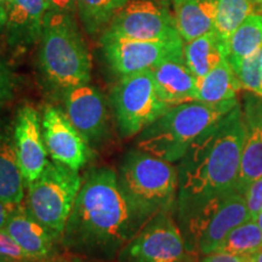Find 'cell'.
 <instances>
[{
  "instance_id": "f546056e",
  "label": "cell",
  "mask_w": 262,
  "mask_h": 262,
  "mask_svg": "<svg viewBox=\"0 0 262 262\" xmlns=\"http://www.w3.org/2000/svg\"><path fill=\"white\" fill-rule=\"evenodd\" d=\"M244 196L250 219L255 220L256 216L262 211V178L249 186L244 193Z\"/></svg>"
},
{
  "instance_id": "d6986e66",
  "label": "cell",
  "mask_w": 262,
  "mask_h": 262,
  "mask_svg": "<svg viewBox=\"0 0 262 262\" xmlns=\"http://www.w3.org/2000/svg\"><path fill=\"white\" fill-rule=\"evenodd\" d=\"M26 181L19 168L14 143V129H0V198L9 204H25Z\"/></svg>"
},
{
  "instance_id": "4fadbf2b",
  "label": "cell",
  "mask_w": 262,
  "mask_h": 262,
  "mask_svg": "<svg viewBox=\"0 0 262 262\" xmlns=\"http://www.w3.org/2000/svg\"><path fill=\"white\" fill-rule=\"evenodd\" d=\"M64 113L91 148H98L110 137V117L103 95L90 84L79 85L63 95Z\"/></svg>"
},
{
  "instance_id": "d590c367",
  "label": "cell",
  "mask_w": 262,
  "mask_h": 262,
  "mask_svg": "<svg viewBox=\"0 0 262 262\" xmlns=\"http://www.w3.org/2000/svg\"><path fill=\"white\" fill-rule=\"evenodd\" d=\"M0 262H35V261L16 260V258H10V257H0Z\"/></svg>"
},
{
  "instance_id": "cb8c5ba5",
  "label": "cell",
  "mask_w": 262,
  "mask_h": 262,
  "mask_svg": "<svg viewBox=\"0 0 262 262\" xmlns=\"http://www.w3.org/2000/svg\"><path fill=\"white\" fill-rule=\"evenodd\" d=\"M130 0H77L78 16L85 31L97 34L112 21L116 14Z\"/></svg>"
},
{
  "instance_id": "603a6c76",
  "label": "cell",
  "mask_w": 262,
  "mask_h": 262,
  "mask_svg": "<svg viewBox=\"0 0 262 262\" xmlns=\"http://www.w3.org/2000/svg\"><path fill=\"white\" fill-rule=\"evenodd\" d=\"M262 50V14H251L228 40V60H243Z\"/></svg>"
},
{
  "instance_id": "8fae6325",
  "label": "cell",
  "mask_w": 262,
  "mask_h": 262,
  "mask_svg": "<svg viewBox=\"0 0 262 262\" xmlns=\"http://www.w3.org/2000/svg\"><path fill=\"white\" fill-rule=\"evenodd\" d=\"M101 51L110 70L118 77L152 71L163 61L183 56L185 41L171 40H126L101 37Z\"/></svg>"
},
{
  "instance_id": "484cf974",
  "label": "cell",
  "mask_w": 262,
  "mask_h": 262,
  "mask_svg": "<svg viewBox=\"0 0 262 262\" xmlns=\"http://www.w3.org/2000/svg\"><path fill=\"white\" fill-rule=\"evenodd\" d=\"M216 251L239 256H253L262 251V231L255 220H248L232 229Z\"/></svg>"
},
{
  "instance_id": "e0dca14e",
  "label": "cell",
  "mask_w": 262,
  "mask_h": 262,
  "mask_svg": "<svg viewBox=\"0 0 262 262\" xmlns=\"http://www.w3.org/2000/svg\"><path fill=\"white\" fill-rule=\"evenodd\" d=\"M45 11V0H8L4 32L9 47L25 50L40 40Z\"/></svg>"
},
{
  "instance_id": "60d3db41",
  "label": "cell",
  "mask_w": 262,
  "mask_h": 262,
  "mask_svg": "<svg viewBox=\"0 0 262 262\" xmlns=\"http://www.w3.org/2000/svg\"><path fill=\"white\" fill-rule=\"evenodd\" d=\"M261 60H262V54H261Z\"/></svg>"
},
{
  "instance_id": "6da1fadb",
  "label": "cell",
  "mask_w": 262,
  "mask_h": 262,
  "mask_svg": "<svg viewBox=\"0 0 262 262\" xmlns=\"http://www.w3.org/2000/svg\"><path fill=\"white\" fill-rule=\"evenodd\" d=\"M153 217L126 195L116 170L90 169L83 178L60 245L72 254L111 261Z\"/></svg>"
},
{
  "instance_id": "52a82bcc",
  "label": "cell",
  "mask_w": 262,
  "mask_h": 262,
  "mask_svg": "<svg viewBox=\"0 0 262 262\" xmlns=\"http://www.w3.org/2000/svg\"><path fill=\"white\" fill-rule=\"evenodd\" d=\"M81 183L79 171L50 160L41 175L27 187L26 209L60 242Z\"/></svg>"
},
{
  "instance_id": "f35d334b",
  "label": "cell",
  "mask_w": 262,
  "mask_h": 262,
  "mask_svg": "<svg viewBox=\"0 0 262 262\" xmlns=\"http://www.w3.org/2000/svg\"><path fill=\"white\" fill-rule=\"evenodd\" d=\"M251 2H253L255 5H257V6H260V8H262V0H251Z\"/></svg>"
},
{
  "instance_id": "7402d4cb",
  "label": "cell",
  "mask_w": 262,
  "mask_h": 262,
  "mask_svg": "<svg viewBox=\"0 0 262 262\" xmlns=\"http://www.w3.org/2000/svg\"><path fill=\"white\" fill-rule=\"evenodd\" d=\"M228 56V45L216 34L215 31L185 42L183 57L192 73L198 78L209 72Z\"/></svg>"
},
{
  "instance_id": "44dd1931",
  "label": "cell",
  "mask_w": 262,
  "mask_h": 262,
  "mask_svg": "<svg viewBox=\"0 0 262 262\" xmlns=\"http://www.w3.org/2000/svg\"><path fill=\"white\" fill-rule=\"evenodd\" d=\"M242 89L243 88L233 67L227 58H225L208 74L198 78L196 101L217 104L226 101L237 100Z\"/></svg>"
},
{
  "instance_id": "3957f363",
  "label": "cell",
  "mask_w": 262,
  "mask_h": 262,
  "mask_svg": "<svg viewBox=\"0 0 262 262\" xmlns=\"http://www.w3.org/2000/svg\"><path fill=\"white\" fill-rule=\"evenodd\" d=\"M237 100L210 104L191 101L170 108L137 135L136 148L170 163H178L203 131L220 120Z\"/></svg>"
},
{
  "instance_id": "ffe728a7",
  "label": "cell",
  "mask_w": 262,
  "mask_h": 262,
  "mask_svg": "<svg viewBox=\"0 0 262 262\" xmlns=\"http://www.w3.org/2000/svg\"><path fill=\"white\" fill-rule=\"evenodd\" d=\"M172 9L176 29L185 42L215 29L216 0H179Z\"/></svg>"
},
{
  "instance_id": "f1b7e54d",
  "label": "cell",
  "mask_w": 262,
  "mask_h": 262,
  "mask_svg": "<svg viewBox=\"0 0 262 262\" xmlns=\"http://www.w3.org/2000/svg\"><path fill=\"white\" fill-rule=\"evenodd\" d=\"M45 5H47L45 16H57V17L77 19V0H45Z\"/></svg>"
},
{
  "instance_id": "83f0119b",
  "label": "cell",
  "mask_w": 262,
  "mask_h": 262,
  "mask_svg": "<svg viewBox=\"0 0 262 262\" xmlns=\"http://www.w3.org/2000/svg\"><path fill=\"white\" fill-rule=\"evenodd\" d=\"M15 90V75L4 58L0 56V111L12 97Z\"/></svg>"
},
{
  "instance_id": "5bb4252c",
  "label": "cell",
  "mask_w": 262,
  "mask_h": 262,
  "mask_svg": "<svg viewBox=\"0 0 262 262\" xmlns=\"http://www.w3.org/2000/svg\"><path fill=\"white\" fill-rule=\"evenodd\" d=\"M14 143L26 187L37 180L47 168L49 153L41 130L40 114L32 104L18 108L14 126Z\"/></svg>"
},
{
  "instance_id": "ba28073f",
  "label": "cell",
  "mask_w": 262,
  "mask_h": 262,
  "mask_svg": "<svg viewBox=\"0 0 262 262\" xmlns=\"http://www.w3.org/2000/svg\"><path fill=\"white\" fill-rule=\"evenodd\" d=\"M111 104L124 139L137 136L171 108L158 96L152 71L119 77L111 91Z\"/></svg>"
},
{
  "instance_id": "9c48e42d",
  "label": "cell",
  "mask_w": 262,
  "mask_h": 262,
  "mask_svg": "<svg viewBox=\"0 0 262 262\" xmlns=\"http://www.w3.org/2000/svg\"><path fill=\"white\" fill-rule=\"evenodd\" d=\"M171 211H162L149 220L118 255L119 262H195Z\"/></svg>"
},
{
  "instance_id": "74e56055",
  "label": "cell",
  "mask_w": 262,
  "mask_h": 262,
  "mask_svg": "<svg viewBox=\"0 0 262 262\" xmlns=\"http://www.w3.org/2000/svg\"><path fill=\"white\" fill-rule=\"evenodd\" d=\"M255 221H256L257 226L261 228V231H262V211L256 216V219H255Z\"/></svg>"
},
{
  "instance_id": "d6a6232c",
  "label": "cell",
  "mask_w": 262,
  "mask_h": 262,
  "mask_svg": "<svg viewBox=\"0 0 262 262\" xmlns=\"http://www.w3.org/2000/svg\"><path fill=\"white\" fill-rule=\"evenodd\" d=\"M16 208H17V206L9 204V203H6L5 201H3V199L0 198V229L5 228L10 216L12 215V212L15 211Z\"/></svg>"
},
{
  "instance_id": "9a60e30c",
  "label": "cell",
  "mask_w": 262,
  "mask_h": 262,
  "mask_svg": "<svg viewBox=\"0 0 262 262\" xmlns=\"http://www.w3.org/2000/svg\"><path fill=\"white\" fill-rule=\"evenodd\" d=\"M5 229L31 261L55 262L60 241L29 214L25 204L15 209Z\"/></svg>"
},
{
  "instance_id": "4dcf8cb0",
  "label": "cell",
  "mask_w": 262,
  "mask_h": 262,
  "mask_svg": "<svg viewBox=\"0 0 262 262\" xmlns=\"http://www.w3.org/2000/svg\"><path fill=\"white\" fill-rule=\"evenodd\" d=\"M0 257H10L16 260H29L28 255L19 248L5 228L0 229Z\"/></svg>"
},
{
  "instance_id": "30bf717a",
  "label": "cell",
  "mask_w": 262,
  "mask_h": 262,
  "mask_svg": "<svg viewBox=\"0 0 262 262\" xmlns=\"http://www.w3.org/2000/svg\"><path fill=\"white\" fill-rule=\"evenodd\" d=\"M101 37L142 41L181 38L172 12L169 11L168 6L153 0L127 2L117 12Z\"/></svg>"
},
{
  "instance_id": "d4e9b609",
  "label": "cell",
  "mask_w": 262,
  "mask_h": 262,
  "mask_svg": "<svg viewBox=\"0 0 262 262\" xmlns=\"http://www.w3.org/2000/svg\"><path fill=\"white\" fill-rule=\"evenodd\" d=\"M251 0H216V34L228 45V40L245 18L255 11Z\"/></svg>"
},
{
  "instance_id": "8d00e7d4",
  "label": "cell",
  "mask_w": 262,
  "mask_h": 262,
  "mask_svg": "<svg viewBox=\"0 0 262 262\" xmlns=\"http://www.w3.org/2000/svg\"><path fill=\"white\" fill-rule=\"evenodd\" d=\"M251 262H262V251H260V253L253 255V258H251Z\"/></svg>"
},
{
  "instance_id": "ab89813d",
  "label": "cell",
  "mask_w": 262,
  "mask_h": 262,
  "mask_svg": "<svg viewBox=\"0 0 262 262\" xmlns=\"http://www.w3.org/2000/svg\"><path fill=\"white\" fill-rule=\"evenodd\" d=\"M71 262H88V261H83L80 260V258H74V260H72Z\"/></svg>"
},
{
  "instance_id": "8992f818",
  "label": "cell",
  "mask_w": 262,
  "mask_h": 262,
  "mask_svg": "<svg viewBox=\"0 0 262 262\" xmlns=\"http://www.w3.org/2000/svg\"><path fill=\"white\" fill-rule=\"evenodd\" d=\"M179 217L189 247L201 255L214 253L232 229L251 220L245 196L237 189L211 196Z\"/></svg>"
},
{
  "instance_id": "ac0fdd59",
  "label": "cell",
  "mask_w": 262,
  "mask_h": 262,
  "mask_svg": "<svg viewBox=\"0 0 262 262\" xmlns=\"http://www.w3.org/2000/svg\"><path fill=\"white\" fill-rule=\"evenodd\" d=\"M160 100L170 107L196 101L198 79L189 70L185 57H171L152 70Z\"/></svg>"
},
{
  "instance_id": "277c9868",
  "label": "cell",
  "mask_w": 262,
  "mask_h": 262,
  "mask_svg": "<svg viewBox=\"0 0 262 262\" xmlns=\"http://www.w3.org/2000/svg\"><path fill=\"white\" fill-rule=\"evenodd\" d=\"M38 63L45 83L60 95L90 83L91 58L77 19L45 16Z\"/></svg>"
},
{
  "instance_id": "1f68e13d",
  "label": "cell",
  "mask_w": 262,
  "mask_h": 262,
  "mask_svg": "<svg viewBox=\"0 0 262 262\" xmlns=\"http://www.w3.org/2000/svg\"><path fill=\"white\" fill-rule=\"evenodd\" d=\"M253 256H239L222 251H214V253L203 255L198 262H251Z\"/></svg>"
},
{
  "instance_id": "b9f144b4",
  "label": "cell",
  "mask_w": 262,
  "mask_h": 262,
  "mask_svg": "<svg viewBox=\"0 0 262 262\" xmlns=\"http://www.w3.org/2000/svg\"><path fill=\"white\" fill-rule=\"evenodd\" d=\"M261 9H262V8H261ZM260 14H261V12H260Z\"/></svg>"
},
{
  "instance_id": "7a4b0ae2",
  "label": "cell",
  "mask_w": 262,
  "mask_h": 262,
  "mask_svg": "<svg viewBox=\"0 0 262 262\" xmlns=\"http://www.w3.org/2000/svg\"><path fill=\"white\" fill-rule=\"evenodd\" d=\"M245 124L238 104L196 137L179 162V215L237 187Z\"/></svg>"
},
{
  "instance_id": "e575fe53",
  "label": "cell",
  "mask_w": 262,
  "mask_h": 262,
  "mask_svg": "<svg viewBox=\"0 0 262 262\" xmlns=\"http://www.w3.org/2000/svg\"><path fill=\"white\" fill-rule=\"evenodd\" d=\"M153 2L158 3L160 5H164V6H169V5H173L175 3H178L179 0H153Z\"/></svg>"
},
{
  "instance_id": "2e32d148",
  "label": "cell",
  "mask_w": 262,
  "mask_h": 262,
  "mask_svg": "<svg viewBox=\"0 0 262 262\" xmlns=\"http://www.w3.org/2000/svg\"><path fill=\"white\" fill-rule=\"evenodd\" d=\"M242 111L245 140L235 189L244 194L251 183L262 178V97L247 96Z\"/></svg>"
},
{
  "instance_id": "4316f807",
  "label": "cell",
  "mask_w": 262,
  "mask_h": 262,
  "mask_svg": "<svg viewBox=\"0 0 262 262\" xmlns=\"http://www.w3.org/2000/svg\"><path fill=\"white\" fill-rule=\"evenodd\" d=\"M262 50L243 60H227L237 74L242 88L262 97Z\"/></svg>"
},
{
  "instance_id": "836d02e7",
  "label": "cell",
  "mask_w": 262,
  "mask_h": 262,
  "mask_svg": "<svg viewBox=\"0 0 262 262\" xmlns=\"http://www.w3.org/2000/svg\"><path fill=\"white\" fill-rule=\"evenodd\" d=\"M8 18V0H0V34L5 31Z\"/></svg>"
},
{
  "instance_id": "7c38bea8",
  "label": "cell",
  "mask_w": 262,
  "mask_h": 262,
  "mask_svg": "<svg viewBox=\"0 0 262 262\" xmlns=\"http://www.w3.org/2000/svg\"><path fill=\"white\" fill-rule=\"evenodd\" d=\"M41 130L49 157L54 162L79 171L93 158L91 148L61 108L45 106L40 114Z\"/></svg>"
},
{
  "instance_id": "5b68a950",
  "label": "cell",
  "mask_w": 262,
  "mask_h": 262,
  "mask_svg": "<svg viewBox=\"0 0 262 262\" xmlns=\"http://www.w3.org/2000/svg\"><path fill=\"white\" fill-rule=\"evenodd\" d=\"M158 157L134 148L125 153L118 168V179L126 195L147 214L170 211L176 204L179 171Z\"/></svg>"
}]
</instances>
